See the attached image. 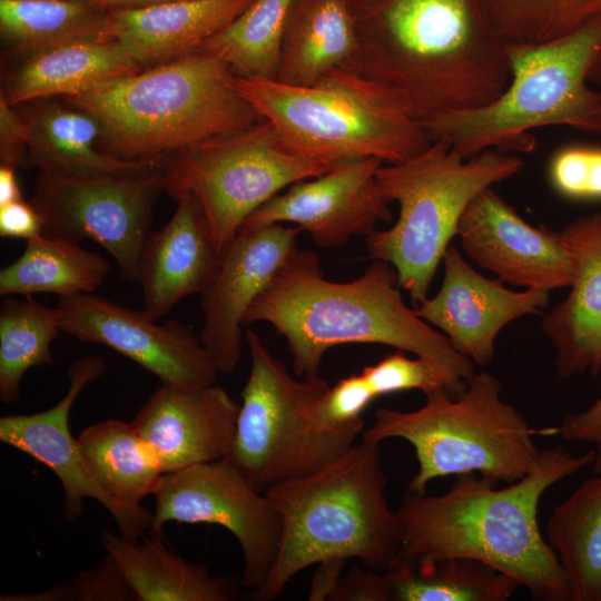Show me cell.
<instances>
[{"label":"cell","instance_id":"1","mask_svg":"<svg viewBox=\"0 0 601 601\" xmlns=\"http://www.w3.org/2000/svg\"><path fill=\"white\" fill-rule=\"evenodd\" d=\"M356 48L341 68L420 122L493 102L511 73L482 0H346Z\"/></svg>","mask_w":601,"mask_h":601},{"label":"cell","instance_id":"2","mask_svg":"<svg viewBox=\"0 0 601 601\" xmlns=\"http://www.w3.org/2000/svg\"><path fill=\"white\" fill-rule=\"evenodd\" d=\"M593 462V449L577 455L558 444L505 487L467 473L456 475L440 495L407 492L396 511L401 546L395 560L417 564L470 558L512 577L535 600L571 601L559 559L542 536L538 510L549 487Z\"/></svg>","mask_w":601,"mask_h":601},{"label":"cell","instance_id":"3","mask_svg":"<svg viewBox=\"0 0 601 601\" xmlns=\"http://www.w3.org/2000/svg\"><path fill=\"white\" fill-rule=\"evenodd\" d=\"M398 287L387 262L373 260L354 280L332 282L314 252L297 248L252 303L243 325L272 324L286 339L297 376L317 375L334 346L382 344L423 358L446 391L460 395L475 373L474 363L410 309Z\"/></svg>","mask_w":601,"mask_h":601},{"label":"cell","instance_id":"4","mask_svg":"<svg viewBox=\"0 0 601 601\" xmlns=\"http://www.w3.org/2000/svg\"><path fill=\"white\" fill-rule=\"evenodd\" d=\"M60 99L92 115L102 150L129 161L161 160L264 120L234 71L204 51Z\"/></svg>","mask_w":601,"mask_h":601},{"label":"cell","instance_id":"5","mask_svg":"<svg viewBox=\"0 0 601 601\" xmlns=\"http://www.w3.org/2000/svg\"><path fill=\"white\" fill-rule=\"evenodd\" d=\"M385 487L381 442L364 440L311 473L267 487L282 538L265 583L249 599L274 600L295 574L326 560L356 559L384 572L401 546Z\"/></svg>","mask_w":601,"mask_h":601},{"label":"cell","instance_id":"6","mask_svg":"<svg viewBox=\"0 0 601 601\" xmlns=\"http://www.w3.org/2000/svg\"><path fill=\"white\" fill-rule=\"evenodd\" d=\"M510 82L493 102L446 111L421 124L467 159L487 148L531 152V129L568 126L601 134V16L562 38L509 45Z\"/></svg>","mask_w":601,"mask_h":601},{"label":"cell","instance_id":"7","mask_svg":"<svg viewBox=\"0 0 601 601\" xmlns=\"http://www.w3.org/2000/svg\"><path fill=\"white\" fill-rule=\"evenodd\" d=\"M414 411L378 408L362 440L403 439L414 449L418 470L408 492L426 493L437 477L476 473L513 483L538 465L542 451L525 417L502 398V384L491 373H474L452 396L440 386Z\"/></svg>","mask_w":601,"mask_h":601},{"label":"cell","instance_id":"8","mask_svg":"<svg viewBox=\"0 0 601 601\" xmlns=\"http://www.w3.org/2000/svg\"><path fill=\"white\" fill-rule=\"evenodd\" d=\"M522 166L519 157L494 148L464 159L443 139L405 161L382 165L378 187L388 203L398 204L400 214L392 227L367 236V258L390 263L400 287L420 305L467 206Z\"/></svg>","mask_w":601,"mask_h":601},{"label":"cell","instance_id":"9","mask_svg":"<svg viewBox=\"0 0 601 601\" xmlns=\"http://www.w3.org/2000/svg\"><path fill=\"white\" fill-rule=\"evenodd\" d=\"M237 85L288 151L329 166L361 158L398 164L432 142L393 98L341 68L313 86L239 77Z\"/></svg>","mask_w":601,"mask_h":601},{"label":"cell","instance_id":"10","mask_svg":"<svg viewBox=\"0 0 601 601\" xmlns=\"http://www.w3.org/2000/svg\"><path fill=\"white\" fill-rule=\"evenodd\" d=\"M332 166L288 151L267 120L168 156L164 191L175 200L190 194L223 254L243 223L285 187L317 177Z\"/></svg>","mask_w":601,"mask_h":601},{"label":"cell","instance_id":"11","mask_svg":"<svg viewBox=\"0 0 601 601\" xmlns=\"http://www.w3.org/2000/svg\"><path fill=\"white\" fill-rule=\"evenodd\" d=\"M250 372L242 391L231 445L223 457L258 491L311 473L345 453L355 439L318 437L305 410L329 385L318 375L294 378L253 329H245Z\"/></svg>","mask_w":601,"mask_h":601},{"label":"cell","instance_id":"12","mask_svg":"<svg viewBox=\"0 0 601 601\" xmlns=\"http://www.w3.org/2000/svg\"><path fill=\"white\" fill-rule=\"evenodd\" d=\"M161 168L125 177L39 169L30 203L42 217V234L96 242L114 257L125 280L138 283L154 207L164 191Z\"/></svg>","mask_w":601,"mask_h":601},{"label":"cell","instance_id":"13","mask_svg":"<svg viewBox=\"0 0 601 601\" xmlns=\"http://www.w3.org/2000/svg\"><path fill=\"white\" fill-rule=\"evenodd\" d=\"M154 495L146 534L162 535L169 521L224 526L243 551V585L255 591L265 583L277 558L282 516L236 467L220 459L164 473Z\"/></svg>","mask_w":601,"mask_h":601},{"label":"cell","instance_id":"14","mask_svg":"<svg viewBox=\"0 0 601 601\" xmlns=\"http://www.w3.org/2000/svg\"><path fill=\"white\" fill-rule=\"evenodd\" d=\"M58 306L61 332L117 351L162 383L211 385L219 374L199 337L177 321L158 324L144 309L92 293L60 297Z\"/></svg>","mask_w":601,"mask_h":601},{"label":"cell","instance_id":"15","mask_svg":"<svg viewBox=\"0 0 601 601\" xmlns=\"http://www.w3.org/2000/svg\"><path fill=\"white\" fill-rule=\"evenodd\" d=\"M99 356H83L72 362L67 375L69 388L52 407L29 415L0 418V441L49 467L63 487V518L72 522L85 513L83 499L97 500L111 514L119 533L127 539L144 536L154 513L140 505H129L111 497L90 474L69 430V414L80 392L105 371Z\"/></svg>","mask_w":601,"mask_h":601},{"label":"cell","instance_id":"16","mask_svg":"<svg viewBox=\"0 0 601 601\" xmlns=\"http://www.w3.org/2000/svg\"><path fill=\"white\" fill-rule=\"evenodd\" d=\"M384 162L361 158L333 165L304 179L256 209L239 229L293 223L323 248L341 247L353 236H368L380 221L392 220L376 173Z\"/></svg>","mask_w":601,"mask_h":601},{"label":"cell","instance_id":"17","mask_svg":"<svg viewBox=\"0 0 601 601\" xmlns=\"http://www.w3.org/2000/svg\"><path fill=\"white\" fill-rule=\"evenodd\" d=\"M456 236L469 257L502 282L548 293L572 284V258L556 231L528 224L492 187L467 206Z\"/></svg>","mask_w":601,"mask_h":601},{"label":"cell","instance_id":"18","mask_svg":"<svg viewBox=\"0 0 601 601\" xmlns=\"http://www.w3.org/2000/svg\"><path fill=\"white\" fill-rule=\"evenodd\" d=\"M299 233L282 224L239 229L224 249L218 274L201 295L199 335L220 374L233 373L239 364L244 316L297 249Z\"/></svg>","mask_w":601,"mask_h":601},{"label":"cell","instance_id":"19","mask_svg":"<svg viewBox=\"0 0 601 601\" xmlns=\"http://www.w3.org/2000/svg\"><path fill=\"white\" fill-rule=\"evenodd\" d=\"M442 262L439 292L414 311L444 332L456 352L480 366L493 361L495 339L503 327L521 316L540 314L549 304L548 292H515L500 279L484 277L454 245H449Z\"/></svg>","mask_w":601,"mask_h":601},{"label":"cell","instance_id":"20","mask_svg":"<svg viewBox=\"0 0 601 601\" xmlns=\"http://www.w3.org/2000/svg\"><path fill=\"white\" fill-rule=\"evenodd\" d=\"M239 406L219 386L164 383L131 422L164 473L223 459Z\"/></svg>","mask_w":601,"mask_h":601},{"label":"cell","instance_id":"21","mask_svg":"<svg viewBox=\"0 0 601 601\" xmlns=\"http://www.w3.org/2000/svg\"><path fill=\"white\" fill-rule=\"evenodd\" d=\"M570 252L574 276L568 296L543 316L555 349L556 374L569 378L601 371V209L555 230Z\"/></svg>","mask_w":601,"mask_h":601},{"label":"cell","instance_id":"22","mask_svg":"<svg viewBox=\"0 0 601 601\" xmlns=\"http://www.w3.org/2000/svg\"><path fill=\"white\" fill-rule=\"evenodd\" d=\"M169 221L150 231L139 264L144 311L155 319L180 299L203 295L215 280L223 254L217 248L201 207L183 194Z\"/></svg>","mask_w":601,"mask_h":601},{"label":"cell","instance_id":"23","mask_svg":"<svg viewBox=\"0 0 601 601\" xmlns=\"http://www.w3.org/2000/svg\"><path fill=\"white\" fill-rule=\"evenodd\" d=\"M254 0H178L111 10L108 38L121 43L142 69L197 52Z\"/></svg>","mask_w":601,"mask_h":601},{"label":"cell","instance_id":"24","mask_svg":"<svg viewBox=\"0 0 601 601\" xmlns=\"http://www.w3.org/2000/svg\"><path fill=\"white\" fill-rule=\"evenodd\" d=\"M29 127V167L82 177H125L156 171L165 159L129 161L105 152L101 128L89 112L62 99L16 106Z\"/></svg>","mask_w":601,"mask_h":601},{"label":"cell","instance_id":"25","mask_svg":"<svg viewBox=\"0 0 601 601\" xmlns=\"http://www.w3.org/2000/svg\"><path fill=\"white\" fill-rule=\"evenodd\" d=\"M142 70L116 40L76 42L28 57L2 73L0 96L24 102L82 92L102 81Z\"/></svg>","mask_w":601,"mask_h":601},{"label":"cell","instance_id":"26","mask_svg":"<svg viewBox=\"0 0 601 601\" xmlns=\"http://www.w3.org/2000/svg\"><path fill=\"white\" fill-rule=\"evenodd\" d=\"M130 540L109 531L101 543L117 562L136 601H231L238 588L229 578L213 577L208 570L170 551L162 535L145 534Z\"/></svg>","mask_w":601,"mask_h":601},{"label":"cell","instance_id":"27","mask_svg":"<svg viewBox=\"0 0 601 601\" xmlns=\"http://www.w3.org/2000/svg\"><path fill=\"white\" fill-rule=\"evenodd\" d=\"M355 48L356 32L346 0H292L276 80L313 86L342 68Z\"/></svg>","mask_w":601,"mask_h":601},{"label":"cell","instance_id":"28","mask_svg":"<svg viewBox=\"0 0 601 601\" xmlns=\"http://www.w3.org/2000/svg\"><path fill=\"white\" fill-rule=\"evenodd\" d=\"M109 11L80 0H0V36L17 61L65 45L106 40Z\"/></svg>","mask_w":601,"mask_h":601},{"label":"cell","instance_id":"29","mask_svg":"<svg viewBox=\"0 0 601 601\" xmlns=\"http://www.w3.org/2000/svg\"><path fill=\"white\" fill-rule=\"evenodd\" d=\"M593 474L554 508L546 523L545 539L571 601H601V472Z\"/></svg>","mask_w":601,"mask_h":601},{"label":"cell","instance_id":"30","mask_svg":"<svg viewBox=\"0 0 601 601\" xmlns=\"http://www.w3.org/2000/svg\"><path fill=\"white\" fill-rule=\"evenodd\" d=\"M110 269L107 259L79 243L40 234L28 239L22 254L0 270V295L90 294Z\"/></svg>","mask_w":601,"mask_h":601},{"label":"cell","instance_id":"31","mask_svg":"<svg viewBox=\"0 0 601 601\" xmlns=\"http://www.w3.org/2000/svg\"><path fill=\"white\" fill-rule=\"evenodd\" d=\"M77 441L90 474L111 497L140 505L155 493L164 472L132 423L106 420L83 428Z\"/></svg>","mask_w":601,"mask_h":601},{"label":"cell","instance_id":"32","mask_svg":"<svg viewBox=\"0 0 601 601\" xmlns=\"http://www.w3.org/2000/svg\"><path fill=\"white\" fill-rule=\"evenodd\" d=\"M383 574L388 601H505L521 588L495 568L462 556L417 564L394 560Z\"/></svg>","mask_w":601,"mask_h":601},{"label":"cell","instance_id":"33","mask_svg":"<svg viewBox=\"0 0 601 601\" xmlns=\"http://www.w3.org/2000/svg\"><path fill=\"white\" fill-rule=\"evenodd\" d=\"M61 309L31 296H4L0 306V400L14 403L24 374L35 366L52 365L51 343L57 338Z\"/></svg>","mask_w":601,"mask_h":601},{"label":"cell","instance_id":"34","mask_svg":"<svg viewBox=\"0 0 601 601\" xmlns=\"http://www.w3.org/2000/svg\"><path fill=\"white\" fill-rule=\"evenodd\" d=\"M292 0H254L199 51L224 61L244 79L276 80Z\"/></svg>","mask_w":601,"mask_h":601},{"label":"cell","instance_id":"35","mask_svg":"<svg viewBox=\"0 0 601 601\" xmlns=\"http://www.w3.org/2000/svg\"><path fill=\"white\" fill-rule=\"evenodd\" d=\"M504 42L533 45L568 36L601 16V0H482Z\"/></svg>","mask_w":601,"mask_h":601},{"label":"cell","instance_id":"36","mask_svg":"<svg viewBox=\"0 0 601 601\" xmlns=\"http://www.w3.org/2000/svg\"><path fill=\"white\" fill-rule=\"evenodd\" d=\"M1 601H134V593L110 554L75 579L36 593H6Z\"/></svg>","mask_w":601,"mask_h":601},{"label":"cell","instance_id":"37","mask_svg":"<svg viewBox=\"0 0 601 601\" xmlns=\"http://www.w3.org/2000/svg\"><path fill=\"white\" fill-rule=\"evenodd\" d=\"M553 188L572 200H601V145L560 148L549 165Z\"/></svg>","mask_w":601,"mask_h":601},{"label":"cell","instance_id":"38","mask_svg":"<svg viewBox=\"0 0 601 601\" xmlns=\"http://www.w3.org/2000/svg\"><path fill=\"white\" fill-rule=\"evenodd\" d=\"M361 374L376 397L408 390H420L426 394L443 386L426 361L421 357L410 358L400 349L376 364L364 367Z\"/></svg>","mask_w":601,"mask_h":601},{"label":"cell","instance_id":"39","mask_svg":"<svg viewBox=\"0 0 601 601\" xmlns=\"http://www.w3.org/2000/svg\"><path fill=\"white\" fill-rule=\"evenodd\" d=\"M0 165L29 167V127L17 107L0 96Z\"/></svg>","mask_w":601,"mask_h":601},{"label":"cell","instance_id":"40","mask_svg":"<svg viewBox=\"0 0 601 601\" xmlns=\"http://www.w3.org/2000/svg\"><path fill=\"white\" fill-rule=\"evenodd\" d=\"M548 433L560 434L568 442L593 445V473L601 472V395L587 408L566 413L559 426L549 428Z\"/></svg>","mask_w":601,"mask_h":601},{"label":"cell","instance_id":"41","mask_svg":"<svg viewBox=\"0 0 601 601\" xmlns=\"http://www.w3.org/2000/svg\"><path fill=\"white\" fill-rule=\"evenodd\" d=\"M332 601H388L387 588L383 572L372 569L352 566L342 575Z\"/></svg>","mask_w":601,"mask_h":601},{"label":"cell","instance_id":"42","mask_svg":"<svg viewBox=\"0 0 601 601\" xmlns=\"http://www.w3.org/2000/svg\"><path fill=\"white\" fill-rule=\"evenodd\" d=\"M43 220L36 207L24 199L0 206V236L26 240L42 234Z\"/></svg>","mask_w":601,"mask_h":601},{"label":"cell","instance_id":"43","mask_svg":"<svg viewBox=\"0 0 601 601\" xmlns=\"http://www.w3.org/2000/svg\"><path fill=\"white\" fill-rule=\"evenodd\" d=\"M346 561L344 559H333L318 563V568L313 577L308 600H329L342 578Z\"/></svg>","mask_w":601,"mask_h":601},{"label":"cell","instance_id":"44","mask_svg":"<svg viewBox=\"0 0 601 601\" xmlns=\"http://www.w3.org/2000/svg\"><path fill=\"white\" fill-rule=\"evenodd\" d=\"M16 170L12 166L0 165V206L23 199Z\"/></svg>","mask_w":601,"mask_h":601},{"label":"cell","instance_id":"45","mask_svg":"<svg viewBox=\"0 0 601 601\" xmlns=\"http://www.w3.org/2000/svg\"><path fill=\"white\" fill-rule=\"evenodd\" d=\"M91 4L101 7L108 11L111 10H128L140 9L162 3L174 2L178 0H80Z\"/></svg>","mask_w":601,"mask_h":601}]
</instances>
